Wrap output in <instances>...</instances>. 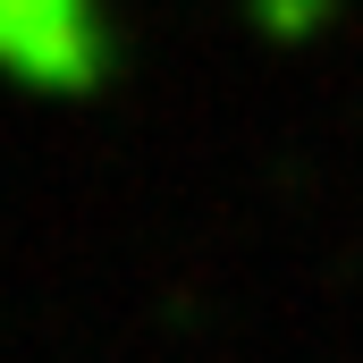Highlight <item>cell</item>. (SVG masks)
Returning a JSON list of instances; mask_svg holds the SVG:
<instances>
[{"mask_svg":"<svg viewBox=\"0 0 363 363\" xmlns=\"http://www.w3.org/2000/svg\"><path fill=\"white\" fill-rule=\"evenodd\" d=\"M118 68L101 0H0V85L34 101H93Z\"/></svg>","mask_w":363,"mask_h":363,"instance_id":"6da1fadb","label":"cell"}]
</instances>
